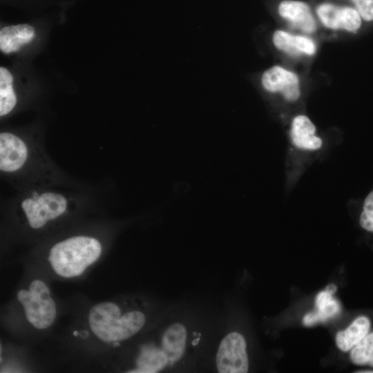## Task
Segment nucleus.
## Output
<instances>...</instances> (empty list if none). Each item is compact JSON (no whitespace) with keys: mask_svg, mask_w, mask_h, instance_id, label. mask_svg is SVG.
<instances>
[{"mask_svg":"<svg viewBox=\"0 0 373 373\" xmlns=\"http://www.w3.org/2000/svg\"><path fill=\"white\" fill-rule=\"evenodd\" d=\"M256 83L266 95L281 98L287 103L298 102L303 95L302 80L294 70L274 64L258 75Z\"/></svg>","mask_w":373,"mask_h":373,"instance_id":"4","label":"nucleus"},{"mask_svg":"<svg viewBox=\"0 0 373 373\" xmlns=\"http://www.w3.org/2000/svg\"><path fill=\"white\" fill-rule=\"evenodd\" d=\"M336 286L334 284H330L327 286L325 291L331 294H333L336 291Z\"/></svg>","mask_w":373,"mask_h":373,"instance_id":"21","label":"nucleus"},{"mask_svg":"<svg viewBox=\"0 0 373 373\" xmlns=\"http://www.w3.org/2000/svg\"><path fill=\"white\" fill-rule=\"evenodd\" d=\"M370 326L369 318L365 316H358L347 328L337 333V347L343 352L351 350L370 332Z\"/></svg>","mask_w":373,"mask_h":373,"instance_id":"14","label":"nucleus"},{"mask_svg":"<svg viewBox=\"0 0 373 373\" xmlns=\"http://www.w3.org/2000/svg\"><path fill=\"white\" fill-rule=\"evenodd\" d=\"M316 311L307 314L303 318L305 326H312L338 314L341 311L339 303L327 291L318 293L315 300Z\"/></svg>","mask_w":373,"mask_h":373,"instance_id":"15","label":"nucleus"},{"mask_svg":"<svg viewBox=\"0 0 373 373\" xmlns=\"http://www.w3.org/2000/svg\"><path fill=\"white\" fill-rule=\"evenodd\" d=\"M168 359L162 348L146 345L141 349L137 359V367L128 372L155 373L168 365Z\"/></svg>","mask_w":373,"mask_h":373,"instance_id":"16","label":"nucleus"},{"mask_svg":"<svg viewBox=\"0 0 373 373\" xmlns=\"http://www.w3.org/2000/svg\"><path fill=\"white\" fill-rule=\"evenodd\" d=\"M90 327L95 335L107 343L119 342L137 333L144 326L146 318L140 311L121 315L115 303L105 302L93 306L89 312Z\"/></svg>","mask_w":373,"mask_h":373,"instance_id":"1","label":"nucleus"},{"mask_svg":"<svg viewBox=\"0 0 373 373\" xmlns=\"http://www.w3.org/2000/svg\"><path fill=\"white\" fill-rule=\"evenodd\" d=\"M99 242L88 236H75L55 245L48 260L54 271L59 276L71 278L81 275L99 257Z\"/></svg>","mask_w":373,"mask_h":373,"instance_id":"2","label":"nucleus"},{"mask_svg":"<svg viewBox=\"0 0 373 373\" xmlns=\"http://www.w3.org/2000/svg\"><path fill=\"white\" fill-rule=\"evenodd\" d=\"M35 37L34 28L28 24L6 26L0 31V48L4 53L19 50Z\"/></svg>","mask_w":373,"mask_h":373,"instance_id":"12","label":"nucleus"},{"mask_svg":"<svg viewBox=\"0 0 373 373\" xmlns=\"http://www.w3.org/2000/svg\"><path fill=\"white\" fill-rule=\"evenodd\" d=\"M276 12L291 31L314 37L321 30L313 8L306 1L281 0Z\"/></svg>","mask_w":373,"mask_h":373,"instance_id":"6","label":"nucleus"},{"mask_svg":"<svg viewBox=\"0 0 373 373\" xmlns=\"http://www.w3.org/2000/svg\"><path fill=\"white\" fill-rule=\"evenodd\" d=\"M365 23H373V0H348Z\"/></svg>","mask_w":373,"mask_h":373,"instance_id":"20","label":"nucleus"},{"mask_svg":"<svg viewBox=\"0 0 373 373\" xmlns=\"http://www.w3.org/2000/svg\"><path fill=\"white\" fill-rule=\"evenodd\" d=\"M216 367L220 373L248 372L246 341L242 334L233 332L223 338L216 354Z\"/></svg>","mask_w":373,"mask_h":373,"instance_id":"8","label":"nucleus"},{"mask_svg":"<svg viewBox=\"0 0 373 373\" xmlns=\"http://www.w3.org/2000/svg\"><path fill=\"white\" fill-rule=\"evenodd\" d=\"M66 205L64 196L51 192L42 193L34 199H26L21 203L29 224L33 229H39L48 220L61 216Z\"/></svg>","mask_w":373,"mask_h":373,"instance_id":"7","label":"nucleus"},{"mask_svg":"<svg viewBox=\"0 0 373 373\" xmlns=\"http://www.w3.org/2000/svg\"><path fill=\"white\" fill-rule=\"evenodd\" d=\"M356 372L357 373H373V370H363V371H357Z\"/></svg>","mask_w":373,"mask_h":373,"instance_id":"22","label":"nucleus"},{"mask_svg":"<svg viewBox=\"0 0 373 373\" xmlns=\"http://www.w3.org/2000/svg\"><path fill=\"white\" fill-rule=\"evenodd\" d=\"M73 334H74L75 336H77V335H78V332H77V331H75V332H73Z\"/></svg>","mask_w":373,"mask_h":373,"instance_id":"23","label":"nucleus"},{"mask_svg":"<svg viewBox=\"0 0 373 373\" xmlns=\"http://www.w3.org/2000/svg\"><path fill=\"white\" fill-rule=\"evenodd\" d=\"M350 358L355 365L373 367V332H369L351 350Z\"/></svg>","mask_w":373,"mask_h":373,"instance_id":"18","label":"nucleus"},{"mask_svg":"<svg viewBox=\"0 0 373 373\" xmlns=\"http://www.w3.org/2000/svg\"><path fill=\"white\" fill-rule=\"evenodd\" d=\"M186 329L180 323H174L164 332L162 338V349L169 364L177 362L182 356L186 347Z\"/></svg>","mask_w":373,"mask_h":373,"instance_id":"13","label":"nucleus"},{"mask_svg":"<svg viewBox=\"0 0 373 373\" xmlns=\"http://www.w3.org/2000/svg\"><path fill=\"white\" fill-rule=\"evenodd\" d=\"M269 40L276 52L291 58H311L318 51V44L314 37L288 29L274 30Z\"/></svg>","mask_w":373,"mask_h":373,"instance_id":"9","label":"nucleus"},{"mask_svg":"<svg viewBox=\"0 0 373 373\" xmlns=\"http://www.w3.org/2000/svg\"><path fill=\"white\" fill-rule=\"evenodd\" d=\"M12 76L5 68H0V115L10 113L15 107L17 98L12 88Z\"/></svg>","mask_w":373,"mask_h":373,"instance_id":"17","label":"nucleus"},{"mask_svg":"<svg viewBox=\"0 0 373 373\" xmlns=\"http://www.w3.org/2000/svg\"><path fill=\"white\" fill-rule=\"evenodd\" d=\"M359 224L366 231L373 233V190L367 195L363 201Z\"/></svg>","mask_w":373,"mask_h":373,"instance_id":"19","label":"nucleus"},{"mask_svg":"<svg viewBox=\"0 0 373 373\" xmlns=\"http://www.w3.org/2000/svg\"><path fill=\"white\" fill-rule=\"evenodd\" d=\"M17 298L23 306L28 321L37 329L49 327L56 317V305L50 296L47 285L41 280H35L29 289H21Z\"/></svg>","mask_w":373,"mask_h":373,"instance_id":"5","label":"nucleus"},{"mask_svg":"<svg viewBox=\"0 0 373 373\" xmlns=\"http://www.w3.org/2000/svg\"><path fill=\"white\" fill-rule=\"evenodd\" d=\"M27 158V148L17 136L10 133L0 135V169L13 172L19 169Z\"/></svg>","mask_w":373,"mask_h":373,"instance_id":"11","label":"nucleus"},{"mask_svg":"<svg viewBox=\"0 0 373 373\" xmlns=\"http://www.w3.org/2000/svg\"><path fill=\"white\" fill-rule=\"evenodd\" d=\"M313 9L320 28L329 32L356 35L365 23L350 4L323 0Z\"/></svg>","mask_w":373,"mask_h":373,"instance_id":"3","label":"nucleus"},{"mask_svg":"<svg viewBox=\"0 0 373 373\" xmlns=\"http://www.w3.org/2000/svg\"><path fill=\"white\" fill-rule=\"evenodd\" d=\"M289 133L292 144L300 150L316 151L323 146V141L317 135L315 124L305 114H298L293 117Z\"/></svg>","mask_w":373,"mask_h":373,"instance_id":"10","label":"nucleus"}]
</instances>
